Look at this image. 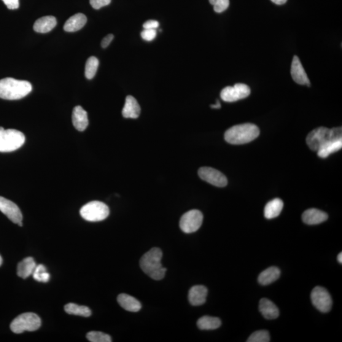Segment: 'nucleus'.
Masks as SVG:
<instances>
[{"label": "nucleus", "instance_id": "f257e3e1", "mask_svg": "<svg viewBox=\"0 0 342 342\" xmlns=\"http://www.w3.org/2000/svg\"><path fill=\"white\" fill-rule=\"evenodd\" d=\"M163 252L159 248H152L145 253L140 260V267L151 278L161 280L164 278L167 269L162 265Z\"/></svg>", "mask_w": 342, "mask_h": 342}, {"label": "nucleus", "instance_id": "f03ea898", "mask_svg": "<svg viewBox=\"0 0 342 342\" xmlns=\"http://www.w3.org/2000/svg\"><path fill=\"white\" fill-rule=\"evenodd\" d=\"M32 85L27 81L7 77L0 80V98L15 100L24 98L32 91Z\"/></svg>", "mask_w": 342, "mask_h": 342}, {"label": "nucleus", "instance_id": "7ed1b4c3", "mask_svg": "<svg viewBox=\"0 0 342 342\" xmlns=\"http://www.w3.org/2000/svg\"><path fill=\"white\" fill-rule=\"evenodd\" d=\"M259 134V129L256 125L250 123L242 124L228 129L225 134V139L232 145L246 144L256 139Z\"/></svg>", "mask_w": 342, "mask_h": 342}, {"label": "nucleus", "instance_id": "20e7f679", "mask_svg": "<svg viewBox=\"0 0 342 342\" xmlns=\"http://www.w3.org/2000/svg\"><path fill=\"white\" fill-rule=\"evenodd\" d=\"M25 136L16 129L0 127V152H10L19 149L25 143Z\"/></svg>", "mask_w": 342, "mask_h": 342}, {"label": "nucleus", "instance_id": "39448f33", "mask_svg": "<svg viewBox=\"0 0 342 342\" xmlns=\"http://www.w3.org/2000/svg\"><path fill=\"white\" fill-rule=\"evenodd\" d=\"M42 321L37 314L32 312H26L19 315L11 323L10 329L16 334H20L28 331L34 332L41 327Z\"/></svg>", "mask_w": 342, "mask_h": 342}, {"label": "nucleus", "instance_id": "423d86ee", "mask_svg": "<svg viewBox=\"0 0 342 342\" xmlns=\"http://www.w3.org/2000/svg\"><path fill=\"white\" fill-rule=\"evenodd\" d=\"M110 211L106 204L99 201H92L85 205L80 210V214L88 222H98L106 219Z\"/></svg>", "mask_w": 342, "mask_h": 342}, {"label": "nucleus", "instance_id": "0eeeda50", "mask_svg": "<svg viewBox=\"0 0 342 342\" xmlns=\"http://www.w3.org/2000/svg\"><path fill=\"white\" fill-rule=\"evenodd\" d=\"M330 140H336L333 138L331 129L320 127L309 133L307 136L306 142L309 149L317 152L320 148Z\"/></svg>", "mask_w": 342, "mask_h": 342}, {"label": "nucleus", "instance_id": "6e6552de", "mask_svg": "<svg viewBox=\"0 0 342 342\" xmlns=\"http://www.w3.org/2000/svg\"><path fill=\"white\" fill-rule=\"evenodd\" d=\"M203 214L198 210H192L183 214L180 219V228L185 233L196 232L203 223Z\"/></svg>", "mask_w": 342, "mask_h": 342}, {"label": "nucleus", "instance_id": "1a4fd4ad", "mask_svg": "<svg viewBox=\"0 0 342 342\" xmlns=\"http://www.w3.org/2000/svg\"><path fill=\"white\" fill-rule=\"evenodd\" d=\"M311 301L315 308L321 312H328L332 308V298L328 290L321 287H315L311 295Z\"/></svg>", "mask_w": 342, "mask_h": 342}, {"label": "nucleus", "instance_id": "9d476101", "mask_svg": "<svg viewBox=\"0 0 342 342\" xmlns=\"http://www.w3.org/2000/svg\"><path fill=\"white\" fill-rule=\"evenodd\" d=\"M249 86L242 83H237L233 86H227L220 92V98L226 102H234L244 99L250 95Z\"/></svg>", "mask_w": 342, "mask_h": 342}, {"label": "nucleus", "instance_id": "9b49d317", "mask_svg": "<svg viewBox=\"0 0 342 342\" xmlns=\"http://www.w3.org/2000/svg\"><path fill=\"white\" fill-rule=\"evenodd\" d=\"M198 173L202 179L215 187H225L228 184V179L225 175L214 168L203 167L199 169Z\"/></svg>", "mask_w": 342, "mask_h": 342}, {"label": "nucleus", "instance_id": "f8f14e48", "mask_svg": "<svg viewBox=\"0 0 342 342\" xmlns=\"http://www.w3.org/2000/svg\"><path fill=\"white\" fill-rule=\"evenodd\" d=\"M0 211L13 223L23 226V214L18 207L13 202L0 196Z\"/></svg>", "mask_w": 342, "mask_h": 342}, {"label": "nucleus", "instance_id": "ddd939ff", "mask_svg": "<svg viewBox=\"0 0 342 342\" xmlns=\"http://www.w3.org/2000/svg\"><path fill=\"white\" fill-rule=\"evenodd\" d=\"M291 75L293 81L300 85L310 86L311 83L308 75L300 63L297 56H293L292 66H291Z\"/></svg>", "mask_w": 342, "mask_h": 342}, {"label": "nucleus", "instance_id": "4468645a", "mask_svg": "<svg viewBox=\"0 0 342 342\" xmlns=\"http://www.w3.org/2000/svg\"><path fill=\"white\" fill-rule=\"evenodd\" d=\"M208 290L203 285H196L191 289L188 294V299L194 306L203 305L206 303Z\"/></svg>", "mask_w": 342, "mask_h": 342}, {"label": "nucleus", "instance_id": "2eb2a0df", "mask_svg": "<svg viewBox=\"0 0 342 342\" xmlns=\"http://www.w3.org/2000/svg\"><path fill=\"white\" fill-rule=\"evenodd\" d=\"M328 215L326 212L316 209L307 210L303 214V220L304 223L309 225H318L326 222Z\"/></svg>", "mask_w": 342, "mask_h": 342}, {"label": "nucleus", "instance_id": "dca6fc26", "mask_svg": "<svg viewBox=\"0 0 342 342\" xmlns=\"http://www.w3.org/2000/svg\"><path fill=\"white\" fill-rule=\"evenodd\" d=\"M72 123L75 129L79 131H85L88 126V114L81 106L75 107L72 112Z\"/></svg>", "mask_w": 342, "mask_h": 342}, {"label": "nucleus", "instance_id": "f3484780", "mask_svg": "<svg viewBox=\"0 0 342 342\" xmlns=\"http://www.w3.org/2000/svg\"><path fill=\"white\" fill-rule=\"evenodd\" d=\"M259 311L263 316L267 319H276L279 316V309L273 301L264 298L260 300Z\"/></svg>", "mask_w": 342, "mask_h": 342}, {"label": "nucleus", "instance_id": "a211bd4d", "mask_svg": "<svg viewBox=\"0 0 342 342\" xmlns=\"http://www.w3.org/2000/svg\"><path fill=\"white\" fill-rule=\"evenodd\" d=\"M141 112V108L138 102L132 96L126 97L125 106L122 114L124 117L136 118L139 117Z\"/></svg>", "mask_w": 342, "mask_h": 342}, {"label": "nucleus", "instance_id": "6ab92c4d", "mask_svg": "<svg viewBox=\"0 0 342 342\" xmlns=\"http://www.w3.org/2000/svg\"><path fill=\"white\" fill-rule=\"evenodd\" d=\"M87 22V18L83 13H76L72 16L65 23L64 29L66 32H75L82 29Z\"/></svg>", "mask_w": 342, "mask_h": 342}, {"label": "nucleus", "instance_id": "aec40b11", "mask_svg": "<svg viewBox=\"0 0 342 342\" xmlns=\"http://www.w3.org/2000/svg\"><path fill=\"white\" fill-rule=\"evenodd\" d=\"M117 301L123 309L129 312H138L142 308L141 303L136 298L126 293L118 295Z\"/></svg>", "mask_w": 342, "mask_h": 342}, {"label": "nucleus", "instance_id": "412c9836", "mask_svg": "<svg viewBox=\"0 0 342 342\" xmlns=\"http://www.w3.org/2000/svg\"><path fill=\"white\" fill-rule=\"evenodd\" d=\"M56 19L53 16H45L37 19L34 24V30L39 33H47L56 25Z\"/></svg>", "mask_w": 342, "mask_h": 342}, {"label": "nucleus", "instance_id": "4be33fe9", "mask_svg": "<svg viewBox=\"0 0 342 342\" xmlns=\"http://www.w3.org/2000/svg\"><path fill=\"white\" fill-rule=\"evenodd\" d=\"M36 266L33 258H24L17 266V275L23 279L28 278L33 273Z\"/></svg>", "mask_w": 342, "mask_h": 342}, {"label": "nucleus", "instance_id": "5701e85b", "mask_svg": "<svg viewBox=\"0 0 342 342\" xmlns=\"http://www.w3.org/2000/svg\"><path fill=\"white\" fill-rule=\"evenodd\" d=\"M341 148L342 139L330 140L317 150V155L323 158H327L330 155L340 150Z\"/></svg>", "mask_w": 342, "mask_h": 342}, {"label": "nucleus", "instance_id": "b1692460", "mask_svg": "<svg viewBox=\"0 0 342 342\" xmlns=\"http://www.w3.org/2000/svg\"><path fill=\"white\" fill-rule=\"evenodd\" d=\"M284 208V203L279 198L269 202L265 209V216L268 219L278 217Z\"/></svg>", "mask_w": 342, "mask_h": 342}, {"label": "nucleus", "instance_id": "393cba45", "mask_svg": "<svg viewBox=\"0 0 342 342\" xmlns=\"http://www.w3.org/2000/svg\"><path fill=\"white\" fill-rule=\"evenodd\" d=\"M279 269L276 267H271L266 269L258 276V281L262 285H268L276 281L279 278Z\"/></svg>", "mask_w": 342, "mask_h": 342}, {"label": "nucleus", "instance_id": "a878e982", "mask_svg": "<svg viewBox=\"0 0 342 342\" xmlns=\"http://www.w3.org/2000/svg\"><path fill=\"white\" fill-rule=\"evenodd\" d=\"M222 325V321L217 317L205 316L198 320V328L203 330H212L217 329Z\"/></svg>", "mask_w": 342, "mask_h": 342}, {"label": "nucleus", "instance_id": "bb28decb", "mask_svg": "<svg viewBox=\"0 0 342 342\" xmlns=\"http://www.w3.org/2000/svg\"><path fill=\"white\" fill-rule=\"evenodd\" d=\"M67 314L76 315L83 317H90L91 315L90 309L86 306H78L73 303L67 304L64 308Z\"/></svg>", "mask_w": 342, "mask_h": 342}, {"label": "nucleus", "instance_id": "cd10ccee", "mask_svg": "<svg viewBox=\"0 0 342 342\" xmlns=\"http://www.w3.org/2000/svg\"><path fill=\"white\" fill-rule=\"evenodd\" d=\"M99 66V61L95 56H91L86 62L85 66V76L88 79H93L96 75Z\"/></svg>", "mask_w": 342, "mask_h": 342}, {"label": "nucleus", "instance_id": "c85d7f7f", "mask_svg": "<svg viewBox=\"0 0 342 342\" xmlns=\"http://www.w3.org/2000/svg\"><path fill=\"white\" fill-rule=\"evenodd\" d=\"M32 275L35 280L39 282L47 283L49 281L50 278V274L47 271V268L43 265L36 266Z\"/></svg>", "mask_w": 342, "mask_h": 342}, {"label": "nucleus", "instance_id": "c756f323", "mask_svg": "<svg viewBox=\"0 0 342 342\" xmlns=\"http://www.w3.org/2000/svg\"><path fill=\"white\" fill-rule=\"evenodd\" d=\"M247 342H269L270 335L267 330H259L253 333L248 338Z\"/></svg>", "mask_w": 342, "mask_h": 342}, {"label": "nucleus", "instance_id": "7c9ffc66", "mask_svg": "<svg viewBox=\"0 0 342 342\" xmlns=\"http://www.w3.org/2000/svg\"><path fill=\"white\" fill-rule=\"evenodd\" d=\"M88 340L91 342H111V337L106 333L100 332H90L86 335Z\"/></svg>", "mask_w": 342, "mask_h": 342}, {"label": "nucleus", "instance_id": "2f4dec72", "mask_svg": "<svg viewBox=\"0 0 342 342\" xmlns=\"http://www.w3.org/2000/svg\"><path fill=\"white\" fill-rule=\"evenodd\" d=\"M210 4L213 5L215 12L222 13L228 9L230 0H209Z\"/></svg>", "mask_w": 342, "mask_h": 342}, {"label": "nucleus", "instance_id": "473e14b6", "mask_svg": "<svg viewBox=\"0 0 342 342\" xmlns=\"http://www.w3.org/2000/svg\"><path fill=\"white\" fill-rule=\"evenodd\" d=\"M141 36L145 41L151 42L157 36V31L156 29H144L142 32Z\"/></svg>", "mask_w": 342, "mask_h": 342}, {"label": "nucleus", "instance_id": "72a5a7b5", "mask_svg": "<svg viewBox=\"0 0 342 342\" xmlns=\"http://www.w3.org/2000/svg\"><path fill=\"white\" fill-rule=\"evenodd\" d=\"M90 2L94 9L98 10L102 7L109 5L111 0H90Z\"/></svg>", "mask_w": 342, "mask_h": 342}, {"label": "nucleus", "instance_id": "f704fd0d", "mask_svg": "<svg viewBox=\"0 0 342 342\" xmlns=\"http://www.w3.org/2000/svg\"><path fill=\"white\" fill-rule=\"evenodd\" d=\"M2 1L4 2L8 9L10 10L17 9L19 7V1L18 0H2Z\"/></svg>", "mask_w": 342, "mask_h": 342}, {"label": "nucleus", "instance_id": "c9c22d12", "mask_svg": "<svg viewBox=\"0 0 342 342\" xmlns=\"http://www.w3.org/2000/svg\"><path fill=\"white\" fill-rule=\"evenodd\" d=\"M143 26L144 29H156L159 27V23L157 21L150 20L145 22Z\"/></svg>", "mask_w": 342, "mask_h": 342}, {"label": "nucleus", "instance_id": "e433bc0d", "mask_svg": "<svg viewBox=\"0 0 342 342\" xmlns=\"http://www.w3.org/2000/svg\"><path fill=\"white\" fill-rule=\"evenodd\" d=\"M114 35L112 34H108L107 36L105 37L102 41V48H106L110 44L113 39H114Z\"/></svg>", "mask_w": 342, "mask_h": 342}, {"label": "nucleus", "instance_id": "4c0bfd02", "mask_svg": "<svg viewBox=\"0 0 342 342\" xmlns=\"http://www.w3.org/2000/svg\"><path fill=\"white\" fill-rule=\"evenodd\" d=\"M271 1L276 5H284L287 2V0H271Z\"/></svg>", "mask_w": 342, "mask_h": 342}, {"label": "nucleus", "instance_id": "58836bf2", "mask_svg": "<svg viewBox=\"0 0 342 342\" xmlns=\"http://www.w3.org/2000/svg\"><path fill=\"white\" fill-rule=\"evenodd\" d=\"M211 107V108H212V109H220V107H222V106H220V104L219 101L217 100L216 104H215L214 105H212V106Z\"/></svg>", "mask_w": 342, "mask_h": 342}, {"label": "nucleus", "instance_id": "ea45409f", "mask_svg": "<svg viewBox=\"0 0 342 342\" xmlns=\"http://www.w3.org/2000/svg\"><path fill=\"white\" fill-rule=\"evenodd\" d=\"M338 261L340 264L342 263V253L340 252L338 255Z\"/></svg>", "mask_w": 342, "mask_h": 342}, {"label": "nucleus", "instance_id": "a19ab883", "mask_svg": "<svg viewBox=\"0 0 342 342\" xmlns=\"http://www.w3.org/2000/svg\"><path fill=\"white\" fill-rule=\"evenodd\" d=\"M2 263H3L2 257H1V255H0V266H2Z\"/></svg>", "mask_w": 342, "mask_h": 342}]
</instances>
